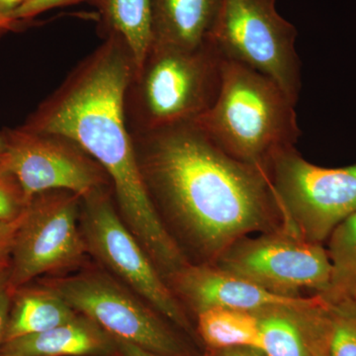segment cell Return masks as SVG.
Instances as JSON below:
<instances>
[{
	"label": "cell",
	"mask_w": 356,
	"mask_h": 356,
	"mask_svg": "<svg viewBox=\"0 0 356 356\" xmlns=\"http://www.w3.org/2000/svg\"><path fill=\"white\" fill-rule=\"evenodd\" d=\"M136 149L161 219L193 264H214L243 236L281 227L266 173L225 153L193 122L144 133Z\"/></svg>",
	"instance_id": "6da1fadb"
},
{
	"label": "cell",
	"mask_w": 356,
	"mask_h": 356,
	"mask_svg": "<svg viewBox=\"0 0 356 356\" xmlns=\"http://www.w3.org/2000/svg\"><path fill=\"white\" fill-rule=\"evenodd\" d=\"M135 77L128 47L114 34L79 65L21 127L76 143L108 175L119 215L163 276L187 257L161 219L126 126V95Z\"/></svg>",
	"instance_id": "7a4b0ae2"
},
{
	"label": "cell",
	"mask_w": 356,
	"mask_h": 356,
	"mask_svg": "<svg viewBox=\"0 0 356 356\" xmlns=\"http://www.w3.org/2000/svg\"><path fill=\"white\" fill-rule=\"evenodd\" d=\"M295 106L266 76L222 58L215 102L193 123L225 153L266 175L273 156L301 136Z\"/></svg>",
	"instance_id": "3957f363"
},
{
	"label": "cell",
	"mask_w": 356,
	"mask_h": 356,
	"mask_svg": "<svg viewBox=\"0 0 356 356\" xmlns=\"http://www.w3.org/2000/svg\"><path fill=\"white\" fill-rule=\"evenodd\" d=\"M222 58L212 42L195 50L152 44L136 74L144 133L192 123L215 102Z\"/></svg>",
	"instance_id": "277c9868"
},
{
	"label": "cell",
	"mask_w": 356,
	"mask_h": 356,
	"mask_svg": "<svg viewBox=\"0 0 356 356\" xmlns=\"http://www.w3.org/2000/svg\"><path fill=\"white\" fill-rule=\"evenodd\" d=\"M266 175L281 226L308 242L324 245L332 231L356 212V165L322 168L292 147L273 156Z\"/></svg>",
	"instance_id": "5b68a950"
},
{
	"label": "cell",
	"mask_w": 356,
	"mask_h": 356,
	"mask_svg": "<svg viewBox=\"0 0 356 356\" xmlns=\"http://www.w3.org/2000/svg\"><path fill=\"white\" fill-rule=\"evenodd\" d=\"M297 35L276 0H221L210 41L224 60L266 76L297 104L302 88Z\"/></svg>",
	"instance_id": "8992f818"
},
{
	"label": "cell",
	"mask_w": 356,
	"mask_h": 356,
	"mask_svg": "<svg viewBox=\"0 0 356 356\" xmlns=\"http://www.w3.org/2000/svg\"><path fill=\"white\" fill-rule=\"evenodd\" d=\"M38 280L115 341L137 344L163 356L187 355L165 318L102 266H86L72 275Z\"/></svg>",
	"instance_id": "52a82bcc"
},
{
	"label": "cell",
	"mask_w": 356,
	"mask_h": 356,
	"mask_svg": "<svg viewBox=\"0 0 356 356\" xmlns=\"http://www.w3.org/2000/svg\"><path fill=\"white\" fill-rule=\"evenodd\" d=\"M79 227L88 254L166 320L191 332L185 308L124 222L109 188L81 197Z\"/></svg>",
	"instance_id": "ba28073f"
},
{
	"label": "cell",
	"mask_w": 356,
	"mask_h": 356,
	"mask_svg": "<svg viewBox=\"0 0 356 356\" xmlns=\"http://www.w3.org/2000/svg\"><path fill=\"white\" fill-rule=\"evenodd\" d=\"M81 206V196L65 191L43 192L30 200L9 261L13 292L40 276H60L86 266Z\"/></svg>",
	"instance_id": "9c48e42d"
},
{
	"label": "cell",
	"mask_w": 356,
	"mask_h": 356,
	"mask_svg": "<svg viewBox=\"0 0 356 356\" xmlns=\"http://www.w3.org/2000/svg\"><path fill=\"white\" fill-rule=\"evenodd\" d=\"M222 270L273 294L300 298L322 295L331 282L332 264L324 245L283 228L247 236L229 245L215 262Z\"/></svg>",
	"instance_id": "30bf717a"
},
{
	"label": "cell",
	"mask_w": 356,
	"mask_h": 356,
	"mask_svg": "<svg viewBox=\"0 0 356 356\" xmlns=\"http://www.w3.org/2000/svg\"><path fill=\"white\" fill-rule=\"evenodd\" d=\"M1 132L9 168L28 200L51 191H70L84 197L99 189L112 188L102 166L67 138L22 127Z\"/></svg>",
	"instance_id": "8fae6325"
},
{
	"label": "cell",
	"mask_w": 356,
	"mask_h": 356,
	"mask_svg": "<svg viewBox=\"0 0 356 356\" xmlns=\"http://www.w3.org/2000/svg\"><path fill=\"white\" fill-rule=\"evenodd\" d=\"M168 284L182 306L195 314L210 308L254 313L274 306L311 305L318 299L317 295L300 298L280 296L215 264L193 262L173 274Z\"/></svg>",
	"instance_id": "7c38bea8"
},
{
	"label": "cell",
	"mask_w": 356,
	"mask_h": 356,
	"mask_svg": "<svg viewBox=\"0 0 356 356\" xmlns=\"http://www.w3.org/2000/svg\"><path fill=\"white\" fill-rule=\"evenodd\" d=\"M264 356H314V344L329 327V305L318 296L306 306H274L254 312Z\"/></svg>",
	"instance_id": "4fadbf2b"
},
{
	"label": "cell",
	"mask_w": 356,
	"mask_h": 356,
	"mask_svg": "<svg viewBox=\"0 0 356 356\" xmlns=\"http://www.w3.org/2000/svg\"><path fill=\"white\" fill-rule=\"evenodd\" d=\"M116 341L84 316L39 334L16 337L0 346V356L104 355Z\"/></svg>",
	"instance_id": "5bb4252c"
},
{
	"label": "cell",
	"mask_w": 356,
	"mask_h": 356,
	"mask_svg": "<svg viewBox=\"0 0 356 356\" xmlns=\"http://www.w3.org/2000/svg\"><path fill=\"white\" fill-rule=\"evenodd\" d=\"M221 0H151L152 44L195 50L210 42Z\"/></svg>",
	"instance_id": "9a60e30c"
},
{
	"label": "cell",
	"mask_w": 356,
	"mask_h": 356,
	"mask_svg": "<svg viewBox=\"0 0 356 356\" xmlns=\"http://www.w3.org/2000/svg\"><path fill=\"white\" fill-rule=\"evenodd\" d=\"M77 315L55 290L39 280L32 281L13 292L2 343L49 331Z\"/></svg>",
	"instance_id": "2e32d148"
},
{
	"label": "cell",
	"mask_w": 356,
	"mask_h": 356,
	"mask_svg": "<svg viewBox=\"0 0 356 356\" xmlns=\"http://www.w3.org/2000/svg\"><path fill=\"white\" fill-rule=\"evenodd\" d=\"M97 8L103 30L128 47L135 76L144 64L152 41L151 0H88Z\"/></svg>",
	"instance_id": "e0dca14e"
},
{
	"label": "cell",
	"mask_w": 356,
	"mask_h": 356,
	"mask_svg": "<svg viewBox=\"0 0 356 356\" xmlns=\"http://www.w3.org/2000/svg\"><path fill=\"white\" fill-rule=\"evenodd\" d=\"M195 315L199 336L209 350L248 348L261 351L259 320L252 312L210 308Z\"/></svg>",
	"instance_id": "ac0fdd59"
},
{
	"label": "cell",
	"mask_w": 356,
	"mask_h": 356,
	"mask_svg": "<svg viewBox=\"0 0 356 356\" xmlns=\"http://www.w3.org/2000/svg\"><path fill=\"white\" fill-rule=\"evenodd\" d=\"M327 242L331 282L327 291L318 296L327 305L356 301V212L332 231Z\"/></svg>",
	"instance_id": "d6986e66"
},
{
	"label": "cell",
	"mask_w": 356,
	"mask_h": 356,
	"mask_svg": "<svg viewBox=\"0 0 356 356\" xmlns=\"http://www.w3.org/2000/svg\"><path fill=\"white\" fill-rule=\"evenodd\" d=\"M329 356H356V301L329 305Z\"/></svg>",
	"instance_id": "ffe728a7"
},
{
	"label": "cell",
	"mask_w": 356,
	"mask_h": 356,
	"mask_svg": "<svg viewBox=\"0 0 356 356\" xmlns=\"http://www.w3.org/2000/svg\"><path fill=\"white\" fill-rule=\"evenodd\" d=\"M30 201L9 168L6 153L0 156V221H13L24 214Z\"/></svg>",
	"instance_id": "44dd1931"
},
{
	"label": "cell",
	"mask_w": 356,
	"mask_h": 356,
	"mask_svg": "<svg viewBox=\"0 0 356 356\" xmlns=\"http://www.w3.org/2000/svg\"><path fill=\"white\" fill-rule=\"evenodd\" d=\"M81 1H88V0H30L24 6L18 8L11 15V18L24 23L46 11L58 8V7L72 6Z\"/></svg>",
	"instance_id": "7402d4cb"
},
{
	"label": "cell",
	"mask_w": 356,
	"mask_h": 356,
	"mask_svg": "<svg viewBox=\"0 0 356 356\" xmlns=\"http://www.w3.org/2000/svg\"><path fill=\"white\" fill-rule=\"evenodd\" d=\"M23 216L24 214L13 221H0V266H7L10 261L14 241Z\"/></svg>",
	"instance_id": "603a6c76"
},
{
	"label": "cell",
	"mask_w": 356,
	"mask_h": 356,
	"mask_svg": "<svg viewBox=\"0 0 356 356\" xmlns=\"http://www.w3.org/2000/svg\"><path fill=\"white\" fill-rule=\"evenodd\" d=\"M13 291L9 284V264L0 266V346L3 341Z\"/></svg>",
	"instance_id": "cb8c5ba5"
},
{
	"label": "cell",
	"mask_w": 356,
	"mask_h": 356,
	"mask_svg": "<svg viewBox=\"0 0 356 356\" xmlns=\"http://www.w3.org/2000/svg\"><path fill=\"white\" fill-rule=\"evenodd\" d=\"M116 343L121 351L122 356H163L127 341H116Z\"/></svg>",
	"instance_id": "d4e9b609"
},
{
	"label": "cell",
	"mask_w": 356,
	"mask_h": 356,
	"mask_svg": "<svg viewBox=\"0 0 356 356\" xmlns=\"http://www.w3.org/2000/svg\"><path fill=\"white\" fill-rule=\"evenodd\" d=\"M208 356H264L261 351L248 348H226V350H210Z\"/></svg>",
	"instance_id": "484cf974"
},
{
	"label": "cell",
	"mask_w": 356,
	"mask_h": 356,
	"mask_svg": "<svg viewBox=\"0 0 356 356\" xmlns=\"http://www.w3.org/2000/svg\"><path fill=\"white\" fill-rule=\"evenodd\" d=\"M29 1L30 0H0V15L11 18V15L18 8Z\"/></svg>",
	"instance_id": "4316f807"
},
{
	"label": "cell",
	"mask_w": 356,
	"mask_h": 356,
	"mask_svg": "<svg viewBox=\"0 0 356 356\" xmlns=\"http://www.w3.org/2000/svg\"><path fill=\"white\" fill-rule=\"evenodd\" d=\"M327 330H329V327H327ZM327 330L322 336L318 337L317 341H315L314 356H329L327 346Z\"/></svg>",
	"instance_id": "83f0119b"
},
{
	"label": "cell",
	"mask_w": 356,
	"mask_h": 356,
	"mask_svg": "<svg viewBox=\"0 0 356 356\" xmlns=\"http://www.w3.org/2000/svg\"><path fill=\"white\" fill-rule=\"evenodd\" d=\"M23 22L13 19V18L6 17V16L0 15V35L9 31H14L20 27Z\"/></svg>",
	"instance_id": "f1b7e54d"
},
{
	"label": "cell",
	"mask_w": 356,
	"mask_h": 356,
	"mask_svg": "<svg viewBox=\"0 0 356 356\" xmlns=\"http://www.w3.org/2000/svg\"><path fill=\"white\" fill-rule=\"evenodd\" d=\"M6 153V142H4L3 135L0 132V156Z\"/></svg>",
	"instance_id": "f546056e"
}]
</instances>
